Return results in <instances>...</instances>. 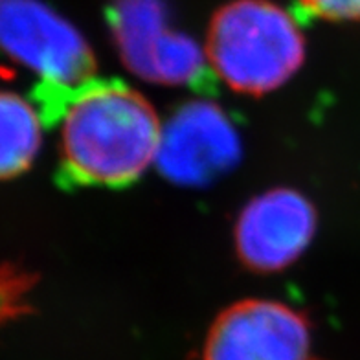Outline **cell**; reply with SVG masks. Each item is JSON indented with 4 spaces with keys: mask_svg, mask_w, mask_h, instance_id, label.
I'll return each instance as SVG.
<instances>
[{
    "mask_svg": "<svg viewBox=\"0 0 360 360\" xmlns=\"http://www.w3.org/2000/svg\"><path fill=\"white\" fill-rule=\"evenodd\" d=\"M59 120L65 175L83 186H127L157 160L162 124L151 103L122 81L96 79L46 92Z\"/></svg>",
    "mask_w": 360,
    "mask_h": 360,
    "instance_id": "6da1fadb",
    "label": "cell"
},
{
    "mask_svg": "<svg viewBox=\"0 0 360 360\" xmlns=\"http://www.w3.org/2000/svg\"><path fill=\"white\" fill-rule=\"evenodd\" d=\"M296 20L266 0H237L215 13L206 59L230 89L243 94L276 90L304 63Z\"/></svg>",
    "mask_w": 360,
    "mask_h": 360,
    "instance_id": "7a4b0ae2",
    "label": "cell"
},
{
    "mask_svg": "<svg viewBox=\"0 0 360 360\" xmlns=\"http://www.w3.org/2000/svg\"><path fill=\"white\" fill-rule=\"evenodd\" d=\"M0 50L34 70L46 92H65L94 77L83 35L39 0H0Z\"/></svg>",
    "mask_w": 360,
    "mask_h": 360,
    "instance_id": "3957f363",
    "label": "cell"
},
{
    "mask_svg": "<svg viewBox=\"0 0 360 360\" xmlns=\"http://www.w3.org/2000/svg\"><path fill=\"white\" fill-rule=\"evenodd\" d=\"M239 155V136L226 114L208 101H191L162 125L155 164L176 184L202 186L232 169Z\"/></svg>",
    "mask_w": 360,
    "mask_h": 360,
    "instance_id": "277c9868",
    "label": "cell"
},
{
    "mask_svg": "<svg viewBox=\"0 0 360 360\" xmlns=\"http://www.w3.org/2000/svg\"><path fill=\"white\" fill-rule=\"evenodd\" d=\"M311 331L298 311L270 300H245L210 329L204 360H309Z\"/></svg>",
    "mask_w": 360,
    "mask_h": 360,
    "instance_id": "5b68a950",
    "label": "cell"
},
{
    "mask_svg": "<svg viewBox=\"0 0 360 360\" xmlns=\"http://www.w3.org/2000/svg\"><path fill=\"white\" fill-rule=\"evenodd\" d=\"M112 28L129 68L162 83H195L208 77L206 53L164 22L155 0H120Z\"/></svg>",
    "mask_w": 360,
    "mask_h": 360,
    "instance_id": "8992f818",
    "label": "cell"
},
{
    "mask_svg": "<svg viewBox=\"0 0 360 360\" xmlns=\"http://www.w3.org/2000/svg\"><path fill=\"white\" fill-rule=\"evenodd\" d=\"M316 228V215L304 195L274 190L259 195L243 210L236 226L237 254L259 272L289 266L304 254Z\"/></svg>",
    "mask_w": 360,
    "mask_h": 360,
    "instance_id": "52a82bcc",
    "label": "cell"
},
{
    "mask_svg": "<svg viewBox=\"0 0 360 360\" xmlns=\"http://www.w3.org/2000/svg\"><path fill=\"white\" fill-rule=\"evenodd\" d=\"M43 140V116L13 92L0 90V180L28 169Z\"/></svg>",
    "mask_w": 360,
    "mask_h": 360,
    "instance_id": "ba28073f",
    "label": "cell"
},
{
    "mask_svg": "<svg viewBox=\"0 0 360 360\" xmlns=\"http://www.w3.org/2000/svg\"><path fill=\"white\" fill-rule=\"evenodd\" d=\"M34 281L24 270L0 265V327L26 313Z\"/></svg>",
    "mask_w": 360,
    "mask_h": 360,
    "instance_id": "9c48e42d",
    "label": "cell"
},
{
    "mask_svg": "<svg viewBox=\"0 0 360 360\" xmlns=\"http://www.w3.org/2000/svg\"><path fill=\"white\" fill-rule=\"evenodd\" d=\"M300 8L313 19L360 20V0H298Z\"/></svg>",
    "mask_w": 360,
    "mask_h": 360,
    "instance_id": "30bf717a",
    "label": "cell"
}]
</instances>
